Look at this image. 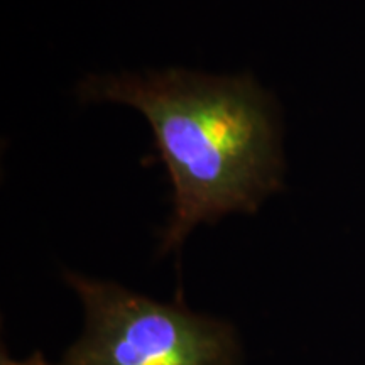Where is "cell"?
Segmentation results:
<instances>
[{
    "mask_svg": "<svg viewBox=\"0 0 365 365\" xmlns=\"http://www.w3.org/2000/svg\"><path fill=\"white\" fill-rule=\"evenodd\" d=\"M0 365H61V364H53L49 362V360H46L43 352H39V350H36V352L31 354L29 357L22 360L12 359L6 350H2V354H0Z\"/></svg>",
    "mask_w": 365,
    "mask_h": 365,
    "instance_id": "obj_3",
    "label": "cell"
},
{
    "mask_svg": "<svg viewBox=\"0 0 365 365\" xmlns=\"http://www.w3.org/2000/svg\"><path fill=\"white\" fill-rule=\"evenodd\" d=\"M81 102L143 112L173 185V213L159 252L180 250L202 223L255 213L282 188L277 108L252 75L210 76L171 68L148 75L86 76Z\"/></svg>",
    "mask_w": 365,
    "mask_h": 365,
    "instance_id": "obj_1",
    "label": "cell"
},
{
    "mask_svg": "<svg viewBox=\"0 0 365 365\" xmlns=\"http://www.w3.org/2000/svg\"><path fill=\"white\" fill-rule=\"evenodd\" d=\"M65 281L81 301L85 323L61 365H244L235 325L193 312L181 296L163 303L70 271Z\"/></svg>",
    "mask_w": 365,
    "mask_h": 365,
    "instance_id": "obj_2",
    "label": "cell"
}]
</instances>
